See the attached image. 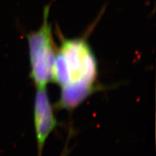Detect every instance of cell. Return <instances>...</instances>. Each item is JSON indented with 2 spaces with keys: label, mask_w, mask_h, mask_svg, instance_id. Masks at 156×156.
Listing matches in <instances>:
<instances>
[{
  "label": "cell",
  "mask_w": 156,
  "mask_h": 156,
  "mask_svg": "<svg viewBox=\"0 0 156 156\" xmlns=\"http://www.w3.org/2000/svg\"><path fill=\"white\" fill-rule=\"evenodd\" d=\"M34 122L38 156H41L47 139L57 125L46 89H37L34 103Z\"/></svg>",
  "instance_id": "cell-3"
},
{
  "label": "cell",
  "mask_w": 156,
  "mask_h": 156,
  "mask_svg": "<svg viewBox=\"0 0 156 156\" xmlns=\"http://www.w3.org/2000/svg\"><path fill=\"white\" fill-rule=\"evenodd\" d=\"M50 6L44 9L43 22L37 31L27 35L30 76L37 89H46L53 80L57 49L53 41L51 27L49 23Z\"/></svg>",
  "instance_id": "cell-2"
},
{
  "label": "cell",
  "mask_w": 156,
  "mask_h": 156,
  "mask_svg": "<svg viewBox=\"0 0 156 156\" xmlns=\"http://www.w3.org/2000/svg\"><path fill=\"white\" fill-rule=\"evenodd\" d=\"M66 152H67V151H65V152H63V153H62V154L61 156H66V155H67Z\"/></svg>",
  "instance_id": "cell-4"
},
{
  "label": "cell",
  "mask_w": 156,
  "mask_h": 156,
  "mask_svg": "<svg viewBox=\"0 0 156 156\" xmlns=\"http://www.w3.org/2000/svg\"><path fill=\"white\" fill-rule=\"evenodd\" d=\"M57 50L53 80L61 89L74 96L87 98L96 89L98 63L89 43L83 38L61 37Z\"/></svg>",
  "instance_id": "cell-1"
}]
</instances>
